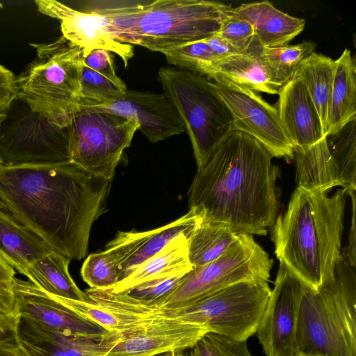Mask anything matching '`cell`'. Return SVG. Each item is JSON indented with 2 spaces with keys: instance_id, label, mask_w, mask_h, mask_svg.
<instances>
[{
  "instance_id": "cell-1",
  "label": "cell",
  "mask_w": 356,
  "mask_h": 356,
  "mask_svg": "<svg viewBox=\"0 0 356 356\" xmlns=\"http://www.w3.org/2000/svg\"><path fill=\"white\" fill-rule=\"evenodd\" d=\"M111 183L70 161L0 165V209L53 251L80 260L94 222L106 211Z\"/></svg>"
},
{
  "instance_id": "cell-2",
  "label": "cell",
  "mask_w": 356,
  "mask_h": 356,
  "mask_svg": "<svg viewBox=\"0 0 356 356\" xmlns=\"http://www.w3.org/2000/svg\"><path fill=\"white\" fill-rule=\"evenodd\" d=\"M273 158L252 136L231 131L197 168L188 191L190 209L236 234L266 235L280 209V170Z\"/></svg>"
},
{
  "instance_id": "cell-3",
  "label": "cell",
  "mask_w": 356,
  "mask_h": 356,
  "mask_svg": "<svg viewBox=\"0 0 356 356\" xmlns=\"http://www.w3.org/2000/svg\"><path fill=\"white\" fill-rule=\"evenodd\" d=\"M347 191L327 193L297 188L272 229L275 254L311 289L333 278L341 248Z\"/></svg>"
},
{
  "instance_id": "cell-4",
  "label": "cell",
  "mask_w": 356,
  "mask_h": 356,
  "mask_svg": "<svg viewBox=\"0 0 356 356\" xmlns=\"http://www.w3.org/2000/svg\"><path fill=\"white\" fill-rule=\"evenodd\" d=\"M94 10L106 17L115 38L164 53L218 32L232 7L207 0L105 1Z\"/></svg>"
},
{
  "instance_id": "cell-5",
  "label": "cell",
  "mask_w": 356,
  "mask_h": 356,
  "mask_svg": "<svg viewBox=\"0 0 356 356\" xmlns=\"http://www.w3.org/2000/svg\"><path fill=\"white\" fill-rule=\"evenodd\" d=\"M296 338L301 354L356 356L355 268L343 258L332 279L305 292Z\"/></svg>"
},
{
  "instance_id": "cell-6",
  "label": "cell",
  "mask_w": 356,
  "mask_h": 356,
  "mask_svg": "<svg viewBox=\"0 0 356 356\" xmlns=\"http://www.w3.org/2000/svg\"><path fill=\"white\" fill-rule=\"evenodd\" d=\"M31 45L36 57L15 76L16 98L53 123L67 127L81 102L83 50L63 36Z\"/></svg>"
},
{
  "instance_id": "cell-7",
  "label": "cell",
  "mask_w": 356,
  "mask_h": 356,
  "mask_svg": "<svg viewBox=\"0 0 356 356\" xmlns=\"http://www.w3.org/2000/svg\"><path fill=\"white\" fill-rule=\"evenodd\" d=\"M159 80L179 113L200 168L232 131L231 115L204 75L161 67Z\"/></svg>"
},
{
  "instance_id": "cell-8",
  "label": "cell",
  "mask_w": 356,
  "mask_h": 356,
  "mask_svg": "<svg viewBox=\"0 0 356 356\" xmlns=\"http://www.w3.org/2000/svg\"><path fill=\"white\" fill-rule=\"evenodd\" d=\"M270 292L268 282H243L186 305L159 307V315L198 324L209 332L245 342L256 333Z\"/></svg>"
},
{
  "instance_id": "cell-9",
  "label": "cell",
  "mask_w": 356,
  "mask_h": 356,
  "mask_svg": "<svg viewBox=\"0 0 356 356\" xmlns=\"http://www.w3.org/2000/svg\"><path fill=\"white\" fill-rule=\"evenodd\" d=\"M67 127L70 161L112 180L139 125L118 115L79 104Z\"/></svg>"
},
{
  "instance_id": "cell-10",
  "label": "cell",
  "mask_w": 356,
  "mask_h": 356,
  "mask_svg": "<svg viewBox=\"0 0 356 356\" xmlns=\"http://www.w3.org/2000/svg\"><path fill=\"white\" fill-rule=\"evenodd\" d=\"M273 266V260L252 235L239 234L218 259L193 267L160 308L186 305L243 282H268Z\"/></svg>"
},
{
  "instance_id": "cell-11",
  "label": "cell",
  "mask_w": 356,
  "mask_h": 356,
  "mask_svg": "<svg viewBox=\"0 0 356 356\" xmlns=\"http://www.w3.org/2000/svg\"><path fill=\"white\" fill-rule=\"evenodd\" d=\"M0 160L6 165L69 161L67 127L53 123L16 98L0 125Z\"/></svg>"
},
{
  "instance_id": "cell-12",
  "label": "cell",
  "mask_w": 356,
  "mask_h": 356,
  "mask_svg": "<svg viewBox=\"0 0 356 356\" xmlns=\"http://www.w3.org/2000/svg\"><path fill=\"white\" fill-rule=\"evenodd\" d=\"M309 287L284 264L279 269L256 332L266 356L299 354L296 332L302 298Z\"/></svg>"
},
{
  "instance_id": "cell-13",
  "label": "cell",
  "mask_w": 356,
  "mask_h": 356,
  "mask_svg": "<svg viewBox=\"0 0 356 356\" xmlns=\"http://www.w3.org/2000/svg\"><path fill=\"white\" fill-rule=\"evenodd\" d=\"M209 84L231 115L232 131H241L252 136L273 157L287 162L294 159V147L284 131L276 107L258 92L225 86L211 79Z\"/></svg>"
},
{
  "instance_id": "cell-14",
  "label": "cell",
  "mask_w": 356,
  "mask_h": 356,
  "mask_svg": "<svg viewBox=\"0 0 356 356\" xmlns=\"http://www.w3.org/2000/svg\"><path fill=\"white\" fill-rule=\"evenodd\" d=\"M84 292L87 299L83 301L57 298L77 314L111 334L123 336L132 333L162 317L159 316V306L126 293L91 288Z\"/></svg>"
},
{
  "instance_id": "cell-15",
  "label": "cell",
  "mask_w": 356,
  "mask_h": 356,
  "mask_svg": "<svg viewBox=\"0 0 356 356\" xmlns=\"http://www.w3.org/2000/svg\"><path fill=\"white\" fill-rule=\"evenodd\" d=\"M15 312L39 325L54 332L102 340L108 332L65 305L56 296L30 281L15 277Z\"/></svg>"
},
{
  "instance_id": "cell-16",
  "label": "cell",
  "mask_w": 356,
  "mask_h": 356,
  "mask_svg": "<svg viewBox=\"0 0 356 356\" xmlns=\"http://www.w3.org/2000/svg\"><path fill=\"white\" fill-rule=\"evenodd\" d=\"M35 3L40 13L60 22L62 36L81 49L83 56L92 49H105L119 56L125 67L133 57V45L118 41L109 31L106 17L95 10L81 12L56 0Z\"/></svg>"
},
{
  "instance_id": "cell-17",
  "label": "cell",
  "mask_w": 356,
  "mask_h": 356,
  "mask_svg": "<svg viewBox=\"0 0 356 356\" xmlns=\"http://www.w3.org/2000/svg\"><path fill=\"white\" fill-rule=\"evenodd\" d=\"M87 106L136 122L139 125L138 130L152 143H157L185 131L177 108L165 92L127 90L123 95L108 102Z\"/></svg>"
},
{
  "instance_id": "cell-18",
  "label": "cell",
  "mask_w": 356,
  "mask_h": 356,
  "mask_svg": "<svg viewBox=\"0 0 356 356\" xmlns=\"http://www.w3.org/2000/svg\"><path fill=\"white\" fill-rule=\"evenodd\" d=\"M209 331L202 325L161 317L123 336L106 356H155L192 348Z\"/></svg>"
},
{
  "instance_id": "cell-19",
  "label": "cell",
  "mask_w": 356,
  "mask_h": 356,
  "mask_svg": "<svg viewBox=\"0 0 356 356\" xmlns=\"http://www.w3.org/2000/svg\"><path fill=\"white\" fill-rule=\"evenodd\" d=\"M200 220L194 210L189 209L179 218L154 229L119 232L106 247L118 262L119 281L179 236L188 238Z\"/></svg>"
},
{
  "instance_id": "cell-20",
  "label": "cell",
  "mask_w": 356,
  "mask_h": 356,
  "mask_svg": "<svg viewBox=\"0 0 356 356\" xmlns=\"http://www.w3.org/2000/svg\"><path fill=\"white\" fill-rule=\"evenodd\" d=\"M16 339L24 356H106L113 346L109 337L95 340L63 334L19 316Z\"/></svg>"
},
{
  "instance_id": "cell-21",
  "label": "cell",
  "mask_w": 356,
  "mask_h": 356,
  "mask_svg": "<svg viewBox=\"0 0 356 356\" xmlns=\"http://www.w3.org/2000/svg\"><path fill=\"white\" fill-rule=\"evenodd\" d=\"M277 95L279 117L294 151L307 149L326 137L314 104L298 79L293 76Z\"/></svg>"
},
{
  "instance_id": "cell-22",
  "label": "cell",
  "mask_w": 356,
  "mask_h": 356,
  "mask_svg": "<svg viewBox=\"0 0 356 356\" xmlns=\"http://www.w3.org/2000/svg\"><path fill=\"white\" fill-rule=\"evenodd\" d=\"M261 49L254 38L247 51L216 60L204 76L225 86L277 95L282 87L270 75Z\"/></svg>"
},
{
  "instance_id": "cell-23",
  "label": "cell",
  "mask_w": 356,
  "mask_h": 356,
  "mask_svg": "<svg viewBox=\"0 0 356 356\" xmlns=\"http://www.w3.org/2000/svg\"><path fill=\"white\" fill-rule=\"evenodd\" d=\"M231 12L248 21L254 28L256 40L263 47L288 45L305 29L304 19L276 8L268 1L243 3Z\"/></svg>"
},
{
  "instance_id": "cell-24",
  "label": "cell",
  "mask_w": 356,
  "mask_h": 356,
  "mask_svg": "<svg viewBox=\"0 0 356 356\" xmlns=\"http://www.w3.org/2000/svg\"><path fill=\"white\" fill-rule=\"evenodd\" d=\"M294 159L297 188L325 193L335 186L343 188L339 168L326 137L307 149L294 151Z\"/></svg>"
},
{
  "instance_id": "cell-25",
  "label": "cell",
  "mask_w": 356,
  "mask_h": 356,
  "mask_svg": "<svg viewBox=\"0 0 356 356\" xmlns=\"http://www.w3.org/2000/svg\"><path fill=\"white\" fill-rule=\"evenodd\" d=\"M192 268L188 236L181 235L108 289L115 293L124 292L149 280L188 273Z\"/></svg>"
},
{
  "instance_id": "cell-26",
  "label": "cell",
  "mask_w": 356,
  "mask_h": 356,
  "mask_svg": "<svg viewBox=\"0 0 356 356\" xmlns=\"http://www.w3.org/2000/svg\"><path fill=\"white\" fill-rule=\"evenodd\" d=\"M51 251L38 235L0 209V253L19 273Z\"/></svg>"
},
{
  "instance_id": "cell-27",
  "label": "cell",
  "mask_w": 356,
  "mask_h": 356,
  "mask_svg": "<svg viewBox=\"0 0 356 356\" xmlns=\"http://www.w3.org/2000/svg\"><path fill=\"white\" fill-rule=\"evenodd\" d=\"M335 60L330 104L329 130L334 134L356 120V65L346 48ZM326 136V137H327Z\"/></svg>"
},
{
  "instance_id": "cell-28",
  "label": "cell",
  "mask_w": 356,
  "mask_h": 356,
  "mask_svg": "<svg viewBox=\"0 0 356 356\" xmlns=\"http://www.w3.org/2000/svg\"><path fill=\"white\" fill-rule=\"evenodd\" d=\"M70 261L51 251L29 264L22 275L48 293L74 300H86V294L78 287L70 274Z\"/></svg>"
},
{
  "instance_id": "cell-29",
  "label": "cell",
  "mask_w": 356,
  "mask_h": 356,
  "mask_svg": "<svg viewBox=\"0 0 356 356\" xmlns=\"http://www.w3.org/2000/svg\"><path fill=\"white\" fill-rule=\"evenodd\" d=\"M335 60L313 52L294 74L306 88L318 114L325 136L329 130L330 104Z\"/></svg>"
},
{
  "instance_id": "cell-30",
  "label": "cell",
  "mask_w": 356,
  "mask_h": 356,
  "mask_svg": "<svg viewBox=\"0 0 356 356\" xmlns=\"http://www.w3.org/2000/svg\"><path fill=\"white\" fill-rule=\"evenodd\" d=\"M238 235L225 227L201 219L188 238V258L193 267L218 259L236 240Z\"/></svg>"
},
{
  "instance_id": "cell-31",
  "label": "cell",
  "mask_w": 356,
  "mask_h": 356,
  "mask_svg": "<svg viewBox=\"0 0 356 356\" xmlns=\"http://www.w3.org/2000/svg\"><path fill=\"white\" fill-rule=\"evenodd\" d=\"M316 47V43L309 40L282 47H262L261 56L273 79L282 87L293 77L300 64L314 52Z\"/></svg>"
},
{
  "instance_id": "cell-32",
  "label": "cell",
  "mask_w": 356,
  "mask_h": 356,
  "mask_svg": "<svg viewBox=\"0 0 356 356\" xmlns=\"http://www.w3.org/2000/svg\"><path fill=\"white\" fill-rule=\"evenodd\" d=\"M355 120L338 132L326 137L340 171L343 188L356 189Z\"/></svg>"
},
{
  "instance_id": "cell-33",
  "label": "cell",
  "mask_w": 356,
  "mask_h": 356,
  "mask_svg": "<svg viewBox=\"0 0 356 356\" xmlns=\"http://www.w3.org/2000/svg\"><path fill=\"white\" fill-rule=\"evenodd\" d=\"M125 84H118L90 69L83 62L80 73L81 105L96 106L108 102L123 95Z\"/></svg>"
},
{
  "instance_id": "cell-34",
  "label": "cell",
  "mask_w": 356,
  "mask_h": 356,
  "mask_svg": "<svg viewBox=\"0 0 356 356\" xmlns=\"http://www.w3.org/2000/svg\"><path fill=\"white\" fill-rule=\"evenodd\" d=\"M163 54L169 64L204 76L218 60L204 39L175 47Z\"/></svg>"
},
{
  "instance_id": "cell-35",
  "label": "cell",
  "mask_w": 356,
  "mask_h": 356,
  "mask_svg": "<svg viewBox=\"0 0 356 356\" xmlns=\"http://www.w3.org/2000/svg\"><path fill=\"white\" fill-rule=\"evenodd\" d=\"M81 274L91 289H109L119 281L118 262L107 250L93 253L84 261Z\"/></svg>"
},
{
  "instance_id": "cell-36",
  "label": "cell",
  "mask_w": 356,
  "mask_h": 356,
  "mask_svg": "<svg viewBox=\"0 0 356 356\" xmlns=\"http://www.w3.org/2000/svg\"><path fill=\"white\" fill-rule=\"evenodd\" d=\"M186 274L149 280L128 291L119 293H128L139 300L161 307L164 301L177 288Z\"/></svg>"
},
{
  "instance_id": "cell-37",
  "label": "cell",
  "mask_w": 356,
  "mask_h": 356,
  "mask_svg": "<svg viewBox=\"0 0 356 356\" xmlns=\"http://www.w3.org/2000/svg\"><path fill=\"white\" fill-rule=\"evenodd\" d=\"M191 353L192 356H253L246 341H233L211 332L191 348Z\"/></svg>"
},
{
  "instance_id": "cell-38",
  "label": "cell",
  "mask_w": 356,
  "mask_h": 356,
  "mask_svg": "<svg viewBox=\"0 0 356 356\" xmlns=\"http://www.w3.org/2000/svg\"><path fill=\"white\" fill-rule=\"evenodd\" d=\"M231 8L224 15L218 33L243 53L248 50L254 40V28L248 21L232 13Z\"/></svg>"
},
{
  "instance_id": "cell-39",
  "label": "cell",
  "mask_w": 356,
  "mask_h": 356,
  "mask_svg": "<svg viewBox=\"0 0 356 356\" xmlns=\"http://www.w3.org/2000/svg\"><path fill=\"white\" fill-rule=\"evenodd\" d=\"M15 269L0 253V314L4 316L15 313Z\"/></svg>"
},
{
  "instance_id": "cell-40",
  "label": "cell",
  "mask_w": 356,
  "mask_h": 356,
  "mask_svg": "<svg viewBox=\"0 0 356 356\" xmlns=\"http://www.w3.org/2000/svg\"><path fill=\"white\" fill-rule=\"evenodd\" d=\"M83 63L118 84H125L116 74L112 55L107 50L92 49L86 56H83Z\"/></svg>"
},
{
  "instance_id": "cell-41",
  "label": "cell",
  "mask_w": 356,
  "mask_h": 356,
  "mask_svg": "<svg viewBox=\"0 0 356 356\" xmlns=\"http://www.w3.org/2000/svg\"><path fill=\"white\" fill-rule=\"evenodd\" d=\"M16 97L15 76L0 65V111L7 108Z\"/></svg>"
},
{
  "instance_id": "cell-42",
  "label": "cell",
  "mask_w": 356,
  "mask_h": 356,
  "mask_svg": "<svg viewBox=\"0 0 356 356\" xmlns=\"http://www.w3.org/2000/svg\"><path fill=\"white\" fill-rule=\"evenodd\" d=\"M352 200V219L348 236V245L341 252L342 258L352 267L356 266V234H355V213H356V189L347 191Z\"/></svg>"
},
{
  "instance_id": "cell-43",
  "label": "cell",
  "mask_w": 356,
  "mask_h": 356,
  "mask_svg": "<svg viewBox=\"0 0 356 356\" xmlns=\"http://www.w3.org/2000/svg\"><path fill=\"white\" fill-rule=\"evenodd\" d=\"M204 40L218 59L241 53L218 32Z\"/></svg>"
},
{
  "instance_id": "cell-44",
  "label": "cell",
  "mask_w": 356,
  "mask_h": 356,
  "mask_svg": "<svg viewBox=\"0 0 356 356\" xmlns=\"http://www.w3.org/2000/svg\"><path fill=\"white\" fill-rule=\"evenodd\" d=\"M18 315L16 313L3 316L0 319V344H17L16 325Z\"/></svg>"
},
{
  "instance_id": "cell-45",
  "label": "cell",
  "mask_w": 356,
  "mask_h": 356,
  "mask_svg": "<svg viewBox=\"0 0 356 356\" xmlns=\"http://www.w3.org/2000/svg\"><path fill=\"white\" fill-rule=\"evenodd\" d=\"M17 344H0V356H20Z\"/></svg>"
},
{
  "instance_id": "cell-46",
  "label": "cell",
  "mask_w": 356,
  "mask_h": 356,
  "mask_svg": "<svg viewBox=\"0 0 356 356\" xmlns=\"http://www.w3.org/2000/svg\"><path fill=\"white\" fill-rule=\"evenodd\" d=\"M177 353H175V352H167V353L159 354V355H157L155 356H176Z\"/></svg>"
},
{
  "instance_id": "cell-47",
  "label": "cell",
  "mask_w": 356,
  "mask_h": 356,
  "mask_svg": "<svg viewBox=\"0 0 356 356\" xmlns=\"http://www.w3.org/2000/svg\"><path fill=\"white\" fill-rule=\"evenodd\" d=\"M6 109L0 111V125L1 124L4 118L6 116Z\"/></svg>"
},
{
  "instance_id": "cell-48",
  "label": "cell",
  "mask_w": 356,
  "mask_h": 356,
  "mask_svg": "<svg viewBox=\"0 0 356 356\" xmlns=\"http://www.w3.org/2000/svg\"><path fill=\"white\" fill-rule=\"evenodd\" d=\"M296 356H323V355H306V354L299 353L298 355H297Z\"/></svg>"
},
{
  "instance_id": "cell-49",
  "label": "cell",
  "mask_w": 356,
  "mask_h": 356,
  "mask_svg": "<svg viewBox=\"0 0 356 356\" xmlns=\"http://www.w3.org/2000/svg\"><path fill=\"white\" fill-rule=\"evenodd\" d=\"M177 353L176 354V356H180V353Z\"/></svg>"
},
{
  "instance_id": "cell-50",
  "label": "cell",
  "mask_w": 356,
  "mask_h": 356,
  "mask_svg": "<svg viewBox=\"0 0 356 356\" xmlns=\"http://www.w3.org/2000/svg\"><path fill=\"white\" fill-rule=\"evenodd\" d=\"M4 315H2L1 314H0V319Z\"/></svg>"
},
{
  "instance_id": "cell-51",
  "label": "cell",
  "mask_w": 356,
  "mask_h": 356,
  "mask_svg": "<svg viewBox=\"0 0 356 356\" xmlns=\"http://www.w3.org/2000/svg\"><path fill=\"white\" fill-rule=\"evenodd\" d=\"M0 165H3V164H2V163H1V160H0Z\"/></svg>"
},
{
  "instance_id": "cell-52",
  "label": "cell",
  "mask_w": 356,
  "mask_h": 356,
  "mask_svg": "<svg viewBox=\"0 0 356 356\" xmlns=\"http://www.w3.org/2000/svg\"><path fill=\"white\" fill-rule=\"evenodd\" d=\"M20 356H24V355H22L21 354V355H20Z\"/></svg>"
}]
</instances>
